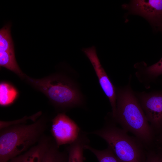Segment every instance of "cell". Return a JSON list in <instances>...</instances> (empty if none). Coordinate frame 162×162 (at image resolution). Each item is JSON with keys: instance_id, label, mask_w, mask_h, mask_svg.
Here are the masks:
<instances>
[{"instance_id": "1", "label": "cell", "mask_w": 162, "mask_h": 162, "mask_svg": "<svg viewBox=\"0 0 162 162\" xmlns=\"http://www.w3.org/2000/svg\"><path fill=\"white\" fill-rule=\"evenodd\" d=\"M116 90V111L114 117L111 116L112 118L121 127L133 134L148 149L153 141L154 133L135 93L129 83Z\"/></svg>"}, {"instance_id": "2", "label": "cell", "mask_w": 162, "mask_h": 162, "mask_svg": "<svg viewBox=\"0 0 162 162\" xmlns=\"http://www.w3.org/2000/svg\"><path fill=\"white\" fill-rule=\"evenodd\" d=\"M48 123L47 118L43 116L31 124L0 130V162L8 161L37 143L44 135Z\"/></svg>"}, {"instance_id": "3", "label": "cell", "mask_w": 162, "mask_h": 162, "mask_svg": "<svg viewBox=\"0 0 162 162\" xmlns=\"http://www.w3.org/2000/svg\"><path fill=\"white\" fill-rule=\"evenodd\" d=\"M87 133L104 140L121 162H145L147 148L136 137L118 127L112 117L106 118L100 129Z\"/></svg>"}, {"instance_id": "4", "label": "cell", "mask_w": 162, "mask_h": 162, "mask_svg": "<svg viewBox=\"0 0 162 162\" xmlns=\"http://www.w3.org/2000/svg\"><path fill=\"white\" fill-rule=\"evenodd\" d=\"M28 82L43 93L58 108L67 109L81 106L82 96L75 84L68 78L59 74L40 79L26 76Z\"/></svg>"}, {"instance_id": "5", "label": "cell", "mask_w": 162, "mask_h": 162, "mask_svg": "<svg viewBox=\"0 0 162 162\" xmlns=\"http://www.w3.org/2000/svg\"><path fill=\"white\" fill-rule=\"evenodd\" d=\"M154 133L162 130V91L135 93Z\"/></svg>"}, {"instance_id": "6", "label": "cell", "mask_w": 162, "mask_h": 162, "mask_svg": "<svg viewBox=\"0 0 162 162\" xmlns=\"http://www.w3.org/2000/svg\"><path fill=\"white\" fill-rule=\"evenodd\" d=\"M51 121V132L59 148L72 143L81 131L77 124L64 113L58 114Z\"/></svg>"}, {"instance_id": "7", "label": "cell", "mask_w": 162, "mask_h": 162, "mask_svg": "<svg viewBox=\"0 0 162 162\" xmlns=\"http://www.w3.org/2000/svg\"><path fill=\"white\" fill-rule=\"evenodd\" d=\"M82 51L88 58L94 68L100 85L109 100L112 110L111 114L112 117H114L116 109V88L100 63L97 53L95 47L93 46L91 47L83 48Z\"/></svg>"}, {"instance_id": "8", "label": "cell", "mask_w": 162, "mask_h": 162, "mask_svg": "<svg viewBox=\"0 0 162 162\" xmlns=\"http://www.w3.org/2000/svg\"><path fill=\"white\" fill-rule=\"evenodd\" d=\"M131 8L134 13L143 16L151 22H162V0H134Z\"/></svg>"}, {"instance_id": "9", "label": "cell", "mask_w": 162, "mask_h": 162, "mask_svg": "<svg viewBox=\"0 0 162 162\" xmlns=\"http://www.w3.org/2000/svg\"><path fill=\"white\" fill-rule=\"evenodd\" d=\"M52 140L51 137L44 135L37 144L8 162H41L44 152Z\"/></svg>"}, {"instance_id": "10", "label": "cell", "mask_w": 162, "mask_h": 162, "mask_svg": "<svg viewBox=\"0 0 162 162\" xmlns=\"http://www.w3.org/2000/svg\"><path fill=\"white\" fill-rule=\"evenodd\" d=\"M87 134L86 132L81 131L77 138L66 148L68 162H84L85 147L89 142Z\"/></svg>"}, {"instance_id": "11", "label": "cell", "mask_w": 162, "mask_h": 162, "mask_svg": "<svg viewBox=\"0 0 162 162\" xmlns=\"http://www.w3.org/2000/svg\"><path fill=\"white\" fill-rule=\"evenodd\" d=\"M68 159L67 151H60L54 140H52L44 152L41 162H68Z\"/></svg>"}, {"instance_id": "12", "label": "cell", "mask_w": 162, "mask_h": 162, "mask_svg": "<svg viewBox=\"0 0 162 162\" xmlns=\"http://www.w3.org/2000/svg\"><path fill=\"white\" fill-rule=\"evenodd\" d=\"M139 80L146 85L154 78L162 75V57L157 62L138 70L136 74Z\"/></svg>"}, {"instance_id": "13", "label": "cell", "mask_w": 162, "mask_h": 162, "mask_svg": "<svg viewBox=\"0 0 162 162\" xmlns=\"http://www.w3.org/2000/svg\"><path fill=\"white\" fill-rule=\"evenodd\" d=\"M0 65L13 72L21 78H25L16 60L14 52L0 51Z\"/></svg>"}, {"instance_id": "14", "label": "cell", "mask_w": 162, "mask_h": 162, "mask_svg": "<svg viewBox=\"0 0 162 162\" xmlns=\"http://www.w3.org/2000/svg\"><path fill=\"white\" fill-rule=\"evenodd\" d=\"M18 93L13 86L8 83L3 82L0 85V104L7 106L12 104L15 100Z\"/></svg>"}, {"instance_id": "15", "label": "cell", "mask_w": 162, "mask_h": 162, "mask_svg": "<svg viewBox=\"0 0 162 162\" xmlns=\"http://www.w3.org/2000/svg\"><path fill=\"white\" fill-rule=\"evenodd\" d=\"M11 23H8L0 30V51L14 52L11 34Z\"/></svg>"}, {"instance_id": "16", "label": "cell", "mask_w": 162, "mask_h": 162, "mask_svg": "<svg viewBox=\"0 0 162 162\" xmlns=\"http://www.w3.org/2000/svg\"><path fill=\"white\" fill-rule=\"evenodd\" d=\"M85 149L88 150L93 153L98 162H121L108 147L104 150H99L94 148L88 144L85 146Z\"/></svg>"}, {"instance_id": "17", "label": "cell", "mask_w": 162, "mask_h": 162, "mask_svg": "<svg viewBox=\"0 0 162 162\" xmlns=\"http://www.w3.org/2000/svg\"><path fill=\"white\" fill-rule=\"evenodd\" d=\"M41 112H39L32 116H25L20 119L15 120L9 121H1L0 130L12 125L26 124L28 120H31L34 122L38 119L39 117L41 116Z\"/></svg>"}, {"instance_id": "18", "label": "cell", "mask_w": 162, "mask_h": 162, "mask_svg": "<svg viewBox=\"0 0 162 162\" xmlns=\"http://www.w3.org/2000/svg\"><path fill=\"white\" fill-rule=\"evenodd\" d=\"M145 162H162V152L158 153L151 149L147 150Z\"/></svg>"}, {"instance_id": "19", "label": "cell", "mask_w": 162, "mask_h": 162, "mask_svg": "<svg viewBox=\"0 0 162 162\" xmlns=\"http://www.w3.org/2000/svg\"><path fill=\"white\" fill-rule=\"evenodd\" d=\"M159 141L160 142H162V134H161V136H160Z\"/></svg>"}, {"instance_id": "20", "label": "cell", "mask_w": 162, "mask_h": 162, "mask_svg": "<svg viewBox=\"0 0 162 162\" xmlns=\"http://www.w3.org/2000/svg\"><path fill=\"white\" fill-rule=\"evenodd\" d=\"M161 152H162V149H161Z\"/></svg>"}, {"instance_id": "21", "label": "cell", "mask_w": 162, "mask_h": 162, "mask_svg": "<svg viewBox=\"0 0 162 162\" xmlns=\"http://www.w3.org/2000/svg\"></svg>"}]
</instances>
